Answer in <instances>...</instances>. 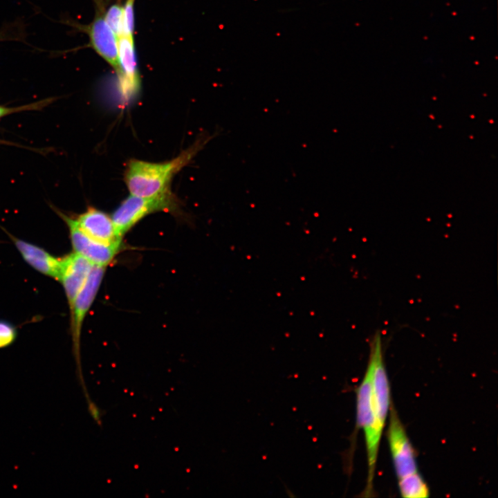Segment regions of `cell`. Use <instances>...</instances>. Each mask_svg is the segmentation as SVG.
<instances>
[{"label":"cell","mask_w":498,"mask_h":498,"mask_svg":"<svg viewBox=\"0 0 498 498\" xmlns=\"http://www.w3.org/2000/svg\"><path fill=\"white\" fill-rule=\"evenodd\" d=\"M204 135L176 158L165 162L152 163L137 159L128 161L124 181L131 195L151 196L168 190L173 177L186 166L211 140Z\"/></svg>","instance_id":"6da1fadb"},{"label":"cell","mask_w":498,"mask_h":498,"mask_svg":"<svg viewBox=\"0 0 498 498\" xmlns=\"http://www.w3.org/2000/svg\"><path fill=\"white\" fill-rule=\"evenodd\" d=\"M356 427L365 434L368 475L365 496H370L382 431L380 430L374 410L372 401L371 375L369 366L356 390Z\"/></svg>","instance_id":"7a4b0ae2"},{"label":"cell","mask_w":498,"mask_h":498,"mask_svg":"<svg viewBox=\"0 0 498 498\" xmlns=\"http://www.w3.org/2000/svg\"><path fill=\"white\" fill-rule=\"evenodd\" d=\"M179 203L171 190L143 197L130 194L113 212L111 218L118 236L122 237L147 216L158 212L177 213Z\"/></svg>","instance_id":"3957f363"},{"label":"cell","mask_w":498,"mask_h":498,"mask_svg":"<svg viewBox=\"0 0 498 498\" xmlns=\"http://www.w3.org/2000/svg\"><path fill=\"white\" fill-rule=\"evenodd\" d=\"M105 270L106 267L104 266H93L70 308L73 353L76 363L77 378L84 393L87 391L83 378L80 361L81 332L84 319L100 290Z\"/></svg>","instance_id":"277c9868"},{"label":"cell","mask_w":498,"mask_h":498,"mask_svg":"<svg viewBox=\"0 0 498 498\" xmlns=\"http://www.w3.org/2000/svg\"><path fill=\"white\" fill-rule=\"evenodd\" d=\"M66 224L73 252L93 265L107 267L120 252L122 242L107 243L97 241L85 234L77 225L74 217L59 210L55 211Z\"/></svg>","instance_id":"5b68a950"},{"label":"cell","mask_w":498,"mask_h":498,"mask_svg":"<svg viewBox=\"0 0 498 498\" xmlns=\"http://www.w3.org/2000/svg\"><path fill=\"white\" fill-rule=\"evenodd\" d=\"M387 440L395 472L398 479L418 472L416 452L394 407L389 409Z\"/></svg>","instance_id":"8992f818"},{"label":"cell","mask_w":498,"mask_h":498,"mask_svg":"<svg viewBox=\"0 0 498 498\" xmlns=\"http://www.w3.org/2000/svg\"><path fill=\"white\" fill-rule=\"evenodd\" d=\"M86 32L89 35L91 46L118 75V38L107 24L100 9L97 12L93 21L86 28Z\"/></svg>","instance_id":"52a82bcc"},{"label":"cell","mask_w":498,"mask_h":498,"mask_svg":"<svg viewBox=\"0 0 498 498\" xmlns=\"http://www.w3.org/2000/svg\"><path fill=\"white\" fill-rule=\"evenodd\" d=\"M93 266L91 262L74 252L60 258L58 280L64 289L69 309Z\"/></svg>","instance_id":"ba28073f"},{"label":"cell","mask_w":498,"mask_h":498,"mask_svg":"<svg viewBox=\"0 0 498 498\" xmlns=\"http://www.w3.org/2000/svg\"><path fill=\"white\" fill-rule=\"evenodd\" d=\"M78 227L88 236L107 243L122 242L116 231L111 216L93 207L74 217Z\"/></svg>","instance_id":"9c48e42d"},{"label":"cell","mask_w":498,"mask_h":498,"mask_svg":"<svg viewBox=\"0 0 498 498\" xmlns=\"http://www.w3.org/2000/svg\"><path fill=\"white\" fill-rule=\"evenodd\" d=\"M24 260L37 272L58 280L60 259L56 258L44 248L10 234L5 229Z\"/></svg>","instance_id":"30bf717a"},{"label":"cell","mask_w":498,"mask_h":498,"mask_svg":"<svg viewBox=\"0 0 498 498\" xmlns=\"http://www.w3.org/2000/svg\"><path fill=\"white\" fill-rule=\"evenodd\" d=\"M119 78L126 96L131 97L139 89V74L133 39L126 35L118 37Z\"/></svg>","instance_id":"8fae6325"},{"label":"cell","mask_w":498,"mask_h":498,"mask_svg":"<svg viewBox=\"0 0 498 498\" xmlns=\"http://www.w3.org/2000/svg\"><path fill=\"white\" fill-rule=\"evenodd\" d=\"M398 481L403 497L423 498L430 496L428 486L418 472L398 479Z\"/></svg>","instance_id":"7c38bea8"},{"label":"cell","mask_w":498,"mask_h":498,"mask_svg":"<svg viewBox=\"0 0 498 498\" xmlns=\"http://www.w3.org/2000/svg\"><path fill=\"white\" fill-rule=\"evenodd\" d=\"M104 19L118 37L123 35V8L119 4L112 5L104 15Z\"/></svg>","instance_id":"4fadbf2b"},{"label":"cell","mask_w":498,"mask_h":498,"mask_svg":"<svg viewBox=\"0 0 498 498\" xmlns=\"http://www.w3.org/2000/svg\"><path fill=\"white\" fill-rule=\"evenodd\" d=\"M135 0H126L123 8V35L133 39Z\"/></svg>","instance_id":"5bb4252c"},{"label":"cell","mask_w":498,"mask_h":498,"mask_svg":"<svg viewBox=\"0 0 498 498\" xmlns=\"http://www.w3.org/2000/svg\"><path fill=\"white\" fill-rule=\"evenodd\" d=\"M17 331L10 322L0 320V349L10 346L16 340Z\"/></svg>","instance_id":"9a60e30c"},{"label":"cell","mask_w":498,"mask_h":498,"mask_svg":"<svg viewBox=\"0 0 498 498\" xmlns=\"http://www.w3.org/2000/svg\"><path fill=\"white\" fill-rule=\"evenodd\" d=\"M50 102V100H45L30 104L12 108L0 106V118L18 111L39 109L48 104Z\"/></svg>","instance_id":"2e32d148"},{"label":"cell","mask_w":498,"mask_h":498,"mask_svg":"<svg viewBox=\"0 0 498 498\" xmlns=\"http://www.w3.org/2000/svg\"><path fill=\"white\" fill-rule=\"evenodd\" d=\"M85 398L90 416L99 426H101L102 416V410L97 406V405L94 402L91 400L89 395L86 396Z\"/></svg>","instance_id":"e0dca14e"}]
</instances>
